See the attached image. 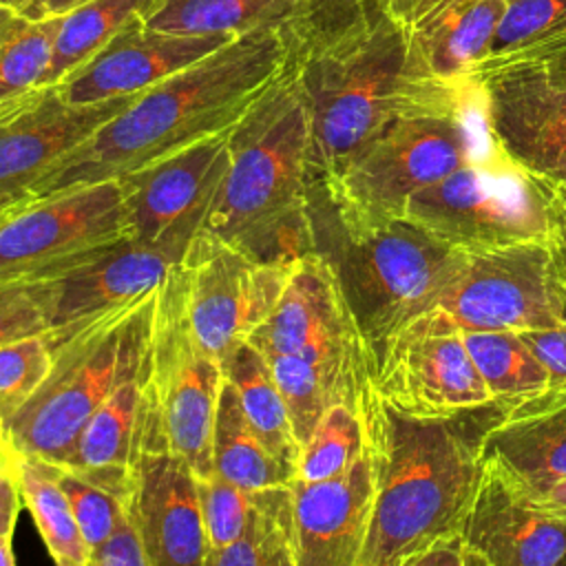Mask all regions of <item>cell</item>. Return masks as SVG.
Listing matches in <instances>:
<instances>
[{
  "instance_id": "11a10c76",
  "label": "cell",
  "mask_w": 566,
  "mask_h": 566,
  "mask_svg": "<svg viewBox=\"0 0 566 566\" xmlns=\"http://www.w3.org/2000/svg\"><path fill=\"white\" fill-rule=\"evenodd\" d=\"M9 460H11V458H9ZM9 460H0V467H2V464H4V462H9Z\"/></svg>"
},
{
  "instance_id": "f907efd6",
  "label": "cell",
  "mask_w": 566,
  "mask_h": 566,
  "mask_svg": "<svg viewBox=\"0 0 566 566\" xmlns=\"http://www.w3.org/2000/svg\"><path fill=\"white\" fill-rule=\"evenodd\" d=\"M11 537H13V535H2V537H0V566H13V564H15Z\"/></svg>"
},
{
  "instance_id": "f546056e",
  "label": "cell",
  "mask_w": 566,
  "mask_h": 566,
  "mask_svg": "<svg viewBox=\"0 0 566 566\" xmlns=\"http://www.w3.org/2000/svg\"><path fill=\"white\" fill-rule=\"evenodd\" d=\"M208 566H298L292 482L252 491L241 535Z\"/></svg>"
},
{
  "instance_id": "d4e9b609",
  "label": "cell",
  "mask_w": 566,
  "mask_h": 566,
  "mask_svg": "<svg viewBox=\"0 0 566 566\" xmlns=\"http://www.w3.org/2000/svg\"><path fill=\"white\" fill-rule=\"evenodd\" d=\"M142 398L144 363L111 391V396L80 429L71 447L51 462L104 484L122 500Z\"/></svg>"
},
{
  "instance_id": "9a60e30c",
  "label": "cell",
  "mask_w": 566,
  "mask_h": 566,
  "mask_svg": "<svg viewBox=\"0 0 566 566\" xmlns=\"http://www.w3.org/2000/svg\"><path fill=\"white\" fill-rule=\"evenodd\" d=\"M292 263L259 261L199 230L177 265L197 340L219 360L250 340L274 310Z\"/></svg>"
},
{
  "instance_id": "ba28073f",
  "label": "cell",
  "mask_w": 566,
  "mask_h": 566,
  "mask_svg": "<svg viewBox=\"0 0 566 566\" xmlns=\"http://www.w3.org/2000/svg\"><path fill=\"white\" fill-rule=\"evenodd\" d=\"M551 195L493 150L413 192L405 219L449 248L475 254L544 241L551 223Z\"/></svg>"
},
{
  "instance_id": "5bb4252c",
  "label": "cell",
  "mask_w": 566,
  "mask_h": 566,
  "mask_svg": "<svg viewBox=\"0 0 566 566\" xmlns=\"http://www.w3.org/2000/svg\"><path fill=\"white\" fill-rule=\"evenodd\" d=\"M431 307L462 329H546L566 321V283L544 241L464 254Z\"/></svg>"
},
{
  "instance_id": "7c38bea8",
  "label": "cell",
  "mask_w": 566,
  "mask_h": 566,
  "mask_svg": "<svg viewBox=\"0 0 566 566\" xmlns=\"http://www.w3.org/2000/svg\"><path fill=\"white\" fill-rule=\"evenodd\" d=\"M133 237L119 181L24 199L0 217V283L64 274Z\"/></svg>"
},
{
  "instance_id": "e0dca14e",
  "label": "cell",
  "mask_w": 566,
  "mask_h": 566,
  "mask_svg": "<svg viewBox=\"0 0 566 566\" xmlns=\"http://www.w3.org/2000/svg\"><path fill=\"white\" fill-rule=\"evenodd\" d=\"M133 97L71 102L62 84H40L0 104V195H29L51 166L93 137Z\"/></svg>"
},
{
  "instance_id": "f1b7e54d",
  "label": "cell",
  "mask_w": 566,
  "mask_h": 566,
  "mask_svg": "<svg viewBox=\"0 0 566 566\" xmlns=\"http://www.w3.org/2000/svg\"><path fill=\"white\" fill-rule=\"evenodd\" d=\"M13 469L22 504L31 513L51 559L60 566H88L91 548L80 533L55 464L44 458L13 453Z\"/></svg>"
},
{
  "instance_id": "2e32d148",
  "label": "cell",
  "mask_w": 566,
  "mask_h": 566,
  "mask_svg": "<svg viewBox=\"0 0 566 566\" xmlns=\"http://www.w3.org/2000/svg\"><path fill=\"white\" fill-rule=\"evenodd\" d=\"M374 389L413 416H455L493 402L464 338L444 312L429 307L405 323L378 352Z\"/></svg>"
},
{
  "instance_id": "44dd1931",
  "label": "cell",
  "mask_w": 566,
  "mask_h": 566,
  "mask_svg": "<svg viewBox=\"0 0 566 566\" xmlns=\"http://www.w3.org/2000/svg\"><path fill=\"white\" fill-rule=\"evenodd\" d=\"M298 566H358L374 513V471L365 451L343 473L292 480Z\"/></svg>"
},
{
  "instance_id": "4316f807",
  "label": "cell",
  "mask_w": 566,
  "mask_h": 566,
  "mask_svg": "<svg viewBox=\"0 0 566 566\" xmlns=\"http://www.w3.org/2000/svg\"><path fill=\"white\" fill-rule=\"evenodd\" d=\"M296 15V0H150L142 20L181 35H241L254 29L287 31Z\"/></svg>"
},
{
  "instance_id": "8fae6325",
  "label": "cell",
  "mask_w": 566,
  "mask_h": 566,
  "mask_svg": "<svg viewBox=\"0 0 566 566\" xmlns=\"http://www.w3.org/2000/svg\"><path fill=\"white\" fill-rule=\"evenodd\" d=\"M493 150L551 192L566 195V51L475 80Z\"/></svg>"
},
{
  "instance_id": "4dcf8cb0",
  "label": "cell",
  "mask_w": 566,
  "mask_h": 566,
  "mask_svg": "<svg viewBox=\"0 0 566 566\" xmlns=\"http://www.w3.org/2000/svg\"><path fill=\"white\" fill-rule=\"evenodd\" d=\"M566 51V0H504V13L473 82L500 66Z\"/></svg>"
},
{
  "instance_id": "d590c367",
  "label": "cell",
  "mask_w": 566,
  "mask_h": 566,
  "mask_svg": "<svg viewBox=\"0 0 566 566\" xmlns=\"http://www.w3.org/2000/svg\"><path fill=\"white\" fill-rule=\"evenodd\" d=\"M265 358L272 367L281 396L290 411L296 440L303 449L323 413L332 405L343 402V398L329 382V378L310 360L294 354H274Z\"/></svg>"
},
{
  "instance_id": "8992f818",
  "label": "cell",
  "mask_w": 566,
  "mask_h": 566,
  "mask_svg": "<svg viewBox=\"0 0 566 566\" xmlns=\"http://www.w3.org/2000/svg\"><path fill=\"white\" fill-rule=\"evenodd\" d=\"M157 287L51 327L53 365L35 394L4 422L13 453L57 460L111 391L142 367Z\"/></svg>"
},
{
  "instance_id": "7a4b0ae2",
  "label": "cell",
  "mask_w": 566,
  "mask_h": 566,
  "mask_svg": "<svg viewBox=\"0 0 566 566\" xmlns=\"http://www.w3.org/2000/svg\"><path fill=\"white\" fill-rule=\"evenodd\" d=\"M502 402L455 416H413L374 387L360 416L374 471V513L358 566H411L431 542L462 531L482 478V438Z\"/></svg>"
},
{
  "instance_id": "681fc988",
  "label": "cell",
  "mask_w": 566,
  "mask_h": 566,
  "mask_svg": "<svg viewBox=\"0 0 566 566\" xmlns=\"http://www.w3.org/2000/svg\"><path fill=\"white\" fill-rule=\"evenodd\" d=\"M376 2L380 4V9L387 15H391L396 22L405 24L411 18V13L420 0H376Z\"/></svg>"
},
{
  "instance_id": "3957f363",
  "label": "cell",
  "mask_w": 566,
  "mask_h": 566,
  "mask_svg": "<svg viewBox=\"0 0 566 566\" xmlns=\"http://www.w3.org/2000/svg\"><path fill=\"white\" fill-rule=\"evenodd\" d=\"M310 115L290 55L228 133V170L201 230L268 263L316 250Z\"/></svg>"
},
{
  "instance_id": "7402d4cb",
  "label": "cell",
  "mask_w": 566,
  "mask_h": 566,
  "mask_svg": "<svg viewBox=\"0 0 566 566\" xmlns=\"http://www.w3.org/2000/svg\"><path fill=\"white\" fill-rule=\"evenodd\" d=\"M484 458L526 495L566 478V387L502 402L482 438Z\"/></svg>"
},
{
  "instance_id": "b9f144b4",
  "label": "cell",
  "mask_w": 566,
  "mask_h": 566,
  "mask_svg": "<svg viewBox=\"0 0 566 566\" xmlns=\"http://www.w3.org/2000/svg\"><path fill=\"white\" fill-rule=\"evenodd\" d=\"M88 566H150L144 539L126 513L115 528L91 548Z\"/></svg>"
},
{
  "instance_id": "277c9868",
  "label": "cell",
  "mask_w": 566,
  "mask_h": 566,
  "mask_svg": "<svg viewBox=\"0 0 566 566\" xmlns=\"http://www.w3.org/2000/svg\"><path fill=\"white\" fill-rule=\"evenodd\" d=\"M287 55L310 115L316 184L396 117L438 102L455 86L411 60L402 24L376 0L343 33L287 44Z\"/></svg>"
},
{
  "instance_id": "52a82bcc",
  "label": "cell",
  "mask_w": 566,
  "mask_h": 566,
  "mask_svg": "<svg viewBox=\"0 0 566 566\" xmlns=\"http://www.w3.org/2000/svg\"><path fill=\"white\" fill-rule=\"evenodd\" d=\"M314 226L316 250L329 259L374 363L405 323L431 307L464 261V252L405 217L347 234L314 197Z\"/></svg>"
},
{
  "instance_id": "7dc6e473",
  "label": "cell",
  "mask_w": 566,
  "mask_h": 566,
  "mask_svg": "<svg viewBox=\"0 0 566 566\" xmlns=\"http://www.w3.org/2000/svg\"><path fill=\"white\" fill-rule=\"evenodd\" d=\"M526 495V493H524ZM537 509L551 513V515H557L562 520H566V478L551 484L548 489H544L542 493L537 495H526Z\"/></svg>"
},
{
  "instance_id": "8d00e7d4",
  "label": "cell",
  "mask_w": 566,
  "mask_h": 566,
  "mask_svg": "<svg viewBox=\"0 0 566 566\" xmlns=\"http://www.w3.org/2000/svg\"><path fill=\"white\" fill-rule=\"evenodd\" d=\"M60 276L42 274L0 283V345L49 332L55 325Z\"/></svg>"
},
{
  "instance_id": "ac0fdd59",
  "label": "cell",
  "mask_w": 566,
  "mask_h": 566,
  "mask_svg": "<svg viewBox=\"0 0 566 566\" xmlns=\"http://www.w3.org/2000/svg\"><path fill=\"white\" fill-rule=\"evenodd\" d=\"M228 170V133L181 148L122 179L133 237L192 239Z\"/></svg>"
},
{
  "instance_id": "e575fe53",
  "label": "cell",
  "mask_w": 566,
  "mask_h": 566,
  "mask_svg": "<svg viewBox=\"0 0 566 566\" xmlns=\"http://www.w3.org/2000/svg\"><path fill=\"white\" fill-rule=\"evenodd\" d=\"M365 451V427L360 409L332 405L301 449L296 480L318 482L347 471Z\"/></svg>"
},
{
  "instance_id": "f5cc1de1",
  "label": "cell",
  "mask_w": 566,
  "mask_h": 566,
  "mask_svg": "<svg viewBox=\"0 0 566 566\" xmlns=\"http://www.w3.org/2000/svg\"><path fill=\"white\" fill-rule=\"evenodd\" d=\"M13 455L11 447H9V440H7V431H4V424L0 422V460H9Z\"/></svg>"
},
{
  "instance_id": "9c48e42d",
  "label": "cell",
  "mask_w": 566,
  "mask_h": 566,
  "mask_svg": "<svg viewBox=\"0 0 566 566\" xmlns=\"http://www.w3.org/2000/svg\"><path fill=\"white\" fill-rule=\"evenodd\" d=\"M226 374L195 336L179 268L157 287L144 354V391L153 402L168 444L199 475L212 473V429Z\"/></svg>"
},
{
  "instance_id": "d6a6232c",
  "label": "cell",
  "mask_w": 566,
  "mask_h": 566,
  "mask_svg": "<svg viewBox=\"0 0 566 566\" xmlns=\"http://www.w3.org/2000/svg\"><path fill=\"white\" fill-rule=\"evenodd\" d=\"M150 0H86L60 15L51 64L42 84H60L97 53L126 22L142 18Z\"/></svg>"
},
{
  "instance_id": "c3c4849f",
  "label": "cell",
  "mask_w": 566,
  "mask_h": 566,
  "mask_svg": "<svg viewBox=\"0 0 566 566\" xmlns=\"http://www.w3.org/2000/svg\"><path fill=\"white\" fill-rule=\"evenodd\" d=\"M82 2L86 0H29L20 11L33 20H42V18L62 15Z\"/></svg>"
},
{
  "instance_id": "db71d44e",
  "label": "cell",
  "mask_w": 566,
  "mask_h": 566,
  "mask_svg": "<svg viewBox=\"0 0 566 566\" xmlns=\"http://www.w3.org/2000/svg\"><path fill=\"white\" fill-rule=\"evenodd\" d=\"M29 0H0V4H7V7H13V9H22Z\"/></svg>"
},
{
  "instance_id": "f6af8a7d",
  "label": "cell",
  "mask_w": 566,
  "mask_h": 566,
  "mask_svg": "<svg viewBox=\"0 0 566 566\" xmlns=\"http://www.w3.org/2000/svg\"><path fill=\"white\" fill-rule=\"evenodd\" d=\"M22 506H24L22 493H20L18 475L13 469V455H11V460L0 467V537L13 535Z\"/></svg>"
},
{
  "instance_id": "83f0119b",
  "label": "cell",
  "mask_w": 566,
  "mask_h": 566,
  "mask_svg": "<svg viewBox=\"0 0 566 566\" xmlns=\"http://www.w3.org/2000/svg\"><path fill=\"white\" fill-rule=\"evenodd\" d=\"M212 471L248 491L294 480L248 422L237 389L228 378L223 380L214 413Z\"/></svg>"
},
{
  "instance_id": "816d5d0a",
  "label": "cell",
  "mask_w": 566,
  "mask_h": 566,
  "mask_svg": "<svg viewBox=\"0 0 566 566\" xmlns=\"http://www.w3.org/2000/svg\"><path fill=\"white\" fill-rule=\"evenodd\" d=\"M31 195H24V197H7V195H0V217H4L9 210H13L18 203H22L24 199H29Z\"/></svg>"
},
{
  "instance_id": "74e56055",
  "label": "cell",
  "mask_w": 566,
  "mask_h": 566,
  "mask_svg": "<svg viewBox=\"0 0 566 566\" xmlns=\"http://www.w3.org/2000/svg\"><path fill=\"white\" fill-rule=\"evenodd\" d=\"M51 329L0 345V422L4 424L40 387L53 365Z\"/></svg>"
},
{
  "instance_id": "ffe728a7",
  "label": "cell",
  "mask_w": 566,
  "mask_h": 566,
  "mask_svg": "<svg viewBox=\"0 0 566 566\" xmlns=\"http://www.w3.org/2000/svg\"><path fill=\"white\" fill-rule=\"evenodd\" d=\"M237 35H181L126 22L97 53L60 84L71 102H102L137 95L168 75L210 55Z\"/></svg>"
},
{
  "instance_id": "7bdbcfd3",
  "label": "cell",
  "mask_w": 566,
  "mask_h": 566,
  "mask_svg": "<svg viewBox=\"0 0 566 566\" xmlns=\"http://www.w3.org/2000/svg\"><path fill=\"white\" fill-rule=\"evenodd\" d=\"M548 369V387H566V321L546 329L520 332Z\"/></svg>"
},
{
  "instance_id": "60d3db41",
  "label": "cell",
  "mask_w": 566,
  "mask_h": 566,
  "mask_svg": "<svg viewBox=\"0 0 566 566\" xmlns=\"http://www.w3.org/2000/svg\"><path fill=\"white\" fill-rule=\"evenodd\" d=\"M374 0H296V22L283 31L290 46H303L334 38L356 24Z\"/></svg>"
},
{
  "instance_id": "484cf974",
  "label": "cell",
  "mask_w": 566,
  "mask_h": 566,
  "mask_svg": "<svg viewBox=\"0 0 566 566\" xmlns=\"http://www.w3.org/2000/svg\"><path fill=\"white\" fill-rule=\"evenodd\" d=\"M221 365L226 378L237 389L248 422L274 458L296 478L301 444L268 358L256 345L243 340L221 360Z\"/></svg>"
},
{
  "instance_id": "f35d334b",
  "label": "cell",
  "mask_w": 566,
  "mask_h": 566,
  "mask_svg": "<svg viewBox=\"0 0 566 566\" xmlns=\"http://www.w3.org/2000/svg\"><path fill=\"white\" fill-rule=\"evenodd\" d=\"M55 471L86 546L95 548L124 515V504L119 495L104 484L60 464H55Z\"/></svg>"
},
{
  "instance_id": "836d02e7",
  "label": "cell",
  "mask_w": 566,
  "mask_h": 566,
  "mask_svg": "<svg viewBox=\"0 0 566 566\" xmlns=\"http://www.w3.org/2000/svg\"><path fill=\"white\" fill-rule=\"evenodd\" d=\"M57 27L60 15L33 20L0 4V104L44 82Z\"/></svg>"
},
{
  "instance_id": "4fadbf2b",
  "label": "cell",
  "mask_w": 566,
  "mask_h": 566,
  "mask_svg": "<svg viewBox=\"0 0 566 566\" xmlns=\"http://www.w3.org/2000/svg\"><path fill=\"white\" fill-rule=\"evenodd\" d=\"M122 504L144 539L150 566H208L210 544L201 515L199 473L168 444L146 391Z\"/></svg>"
},
{
  "instance_id": "d6986e66",
  "label": "cell",
  "mask_w": 566,
  "mask_h": 566,
  "mask_svg": "<svg viewBox=\"0 0 566 566\" xmlns=\"http://www.w3.org/2000/svg\"><path fill=\"white\" fill-rule=\"evenodd\" d=\"M460 533L482 566H566V520L537 509L489 458Z\"/></svg>"
},
{
  "instance_id": "ee69618b",
  "label": "cell",
  "mask_w": 566,
  "mask_h": 566,
  "mask_svg": "<svg viewBox=\"0 0 566 566\" xmlns=\"http://www.w3.org/2000/svg\"><path fill=\"white\" fill-rule=\"evenodd\" d=\"M411 566H482V559L469 548L462 533L444 535L420 551Z\"/></svg>"
},
{
  "instance_id": "603a6c76",
  "label": "cell",
  "mask_w": 566,
  "mask_h": 566,
  "mask_svg": "<svg viewBox=\"0 0 566 566\" xmlns=\"http://www.w3.org/2000/svg\"><path fill=\"white\" fill-rule=\"evenodd\" d=\"M190 239L128 237L60 276L55 325L102 312L155 290L181 261Z\"/></svg>"
},
{
  "instance_id": "5b68a950",
  "label": "cell",
  "mask_w": 566,
  "mask_h": 566,
  "mask_svg": "<svg viewBox=\"0 0 566 566\" xmlns=\"http://www.w3.org/2000/svg\"><path fill=\"white\" fill-rule=\"evenodd\" d=\"M491 153L478 86L462 82L387 124L314 197L343 232L360 234L402 219L413 192Z\"/></svg>"
},
{
  "instance_id": "ab89813d",
  "label": "cell",
  "mask_w": 566,
  "mask_h": 566,
  "mask_svg": "<svg viewBox=\"0 0 566 566\" xmlns=\"http://www.w3.org/2000/svg\"><path fill=\"white\" fill-rule=\"evenodd\" d=\"M250 497L252 491L221 478L214 471L199 475V500L210 557L241 535L250 511Z\"/></svg>"
},
{
  "instance_id": "1f68e13d",
  "label": "cell",
  "mask_w": 566,
  "mask_h": 566,
  "mask_svg": "<svg viewBox=\"0 0 566 566\" xmlns=\"http://www.w3.org/2000/svg\"><path fill=\"white\" fill-rule=\"evenodd\" d=\"M462 338L493 400L511 402L548 387V369L520 332L462 329Z\"/></svg>"
},
{
  "instance_id": "6da1fadb",
  "label": "cell",
  "mask_w": 566,
  "mask_h": 566,
  "mask_svg": "<svg viewBox=\"0 0 566 566\" xmlns=\"http://www.w3.org/2000/svg\"><path fill=\"white\" fill-rule=\"evenodd\" d=\"M287 57L279 29L241 33L137 93L93 137L51 166L29 190L33 199L117 181L197 142L230 133Z\"/></svg>"
},
{
  "instance_id": "cb8c5ba5",
  "label": "cell",
  "mask_w": 566,
  "mask_h": 566,
  "mask_svg": "<svg viewBox=\"0 0 566 566\" xmlns=\"http://www.w3.org/2000/svg\"><path fill=\"white\" fill-rule=\"evenodd\" d=\"M502 13L504 0H420L402 24L409 55L436 80L473 82Z\"/></svg>"
},
{
  "instance_id": "bcb514c9",
  "label": "cell",
  "mask_w": 566,
  "mask_h": 566,
  "mask_svg": "<svg viewBox=\"0 0 566 566\" xmlns=\"http://www.w3.org/2000/svg\"><path fill=\"white\" fill-rule=\"evenodd\" d=\"M546 243L566 283V195H559V192L551 195V223H548Z\"/></svg>"
},
{
  "instance_id": "30bf717a",
  "label": "cell",
  "mask_w": 566,
  "mask_h": 566,
  "mask_svg": "<svg viewBox=\"0 0 566 566\" xmlns=\"http://www.w3.org/2000/svg\"><path fill=\"white\" fill-rule=\"evenodd\" d=\"M265 356L294 354L318 367L343 402L360 409L374 387V358L329 259L314 250L290 265L285 287L250 336Z\"/></svg>"
}]
</instances>
